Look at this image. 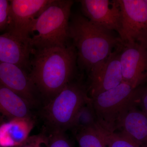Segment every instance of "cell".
<instances>
[{"mask_svg": "<svg viewBox=\"0 0 147 147\" xmlns=\"http://www.w3.org/2000/svg\"><path fill=\"white\" fill-rule=\"evenodd\" d=\"M29 74L44 105L72 82L77 53L73 45L33 50Z\"/></svg>", "mask_w": 147, "mask_h": 147, "instance_id": "6da1fadb", "label": "cell"}, {"mask_svg": "<svg viewBox=\"0 0 147 147\" xmlns=\"http://www.w3.org/2000/svg\"><path fill=\"white\" fill-rule=\"evenodd\" d=\"M69 33L79 63L89 71L122 43L113 31L98 26L81 14L71 17Z\"/></svg>", "mask_w": 147, "mask_h": 147, "instance_id": "7a4b0ae2", "label": "cell"}, {"mask_svg": "<svg viewBox=\"0 0 147 147\" xmlns=\"http://www.w3.org/2000/svg\"><path fill=\"white\" fill-rule=\"evenodd\" d=\"M73 3L71 0H50L33 22L31 33L36 32V34L30 38L29 45L32 50L68 45L69 19Z\"/></svg>", "mask_w": 147, "mask_h": 147, "instance_id": "3957f363", "label": "cell"}, {"mask_svg": "<svg viewBox=\"0 0 147 147\" xmlns=\"http://www.w3.org/2000/svg\"><path fill=\"white\" fill-rule=\"evenodd\" d=\"M90 99L83 85L72 82L67 84L40 110L45 125L44 131L69 130L76 114Z\"/></svg>", "mask_w": 147, "mask_h": 147, "instance_id": "277c9868", "label": "cell"}, {"mask_svg": "<svg viewBox=\"0 0 147 147\" xmlns=\"http://www.w3.org/2000/svg\"><path fill=\"white\" fill-rule=\"evenodd\" d=\"M137 88L123 82L92 98L98 123L110 131H115L118 123L129 108L137 105Z\"/></svg>", "mask_w": 147, "mask_h": 147, "instance_id": "5b68a950", "label": "cell"}, {"mask_svg": "<svg viewBox=\"0 0 147 147\" xmlns=\"http://www.w3.org/2000/svg\"><path fill=\"white\" fill-rule=\"evenodd\" d=\"M50 0H11L6 33L29 45L33 22Z\"/></svg>", "mask_w": 147, "mask_h": 147, "instance_id": "8992f818", "label": "cell"}, {"mask_svg": "<svg viewBox=\"0 0 147 147\" xmlns=\"http://www.w3.org/2000/svg\"><path fill=\"white\" fill-rule=\"evenodd\" d=\"M121 13L119 36L123 43L147 40V4L145 0H117Z\"/></svg>", "mask_w": 147, "mask_h": 147, "instance_id": "52a82bcc", "label": "cell"}, {"mask_svg": "<svg viewBox=\"0 0 147 147\" xmlns=\"http://www.w3.org/2000/svg\"><path fill=\"white\" fill-rule=\"evenodd\" d=\"M122 43L117 47L105 60L90 71L89 97L117 86L123 82L120 55Z\"/></svg>", "mask_w": 147, "mask_h": 147, "instance_id": "ba28073f", "label": "cell"}, {"mask_svg": "<svg viewBox=\"0 0 147 147\" xmlns=\"http://www.w3.org/2000/svg\"><path fill=\"white\" fill-rule=\"evenodd\" d=\"M123 82L137 88L147 82V51L140 43H123L120 55Z\"/></svg>", "mask_w": 147, "mask_h": 147, "instance_id": "9c48e42d", "label": "cell"}, {"mask_svg": "<svg viewBox=\"0 0 147 147\" xmlns=\"http://www.w3.org/2000/svg\"><path fill=\"white\" fill-rule=\"evenodd\" d=\"M84 16L98 26L120 34L121 13L117 0H81Z\"/></svg>", "mask_w": 147, "mask_h": 147, "instance_id": "30bf717a", "label": "cell"}, {"mask_svg": "<svg viewBox=\"0 0 147 147\" xmlns=\"http://www.w3.org/2000/svg\"><path fill=\"white\" fill-rule=\"evenodd\" d=\"M0 84L26 99L33 108L40 105L39 94L29 74L20 67L0 61Z\"/></svg>", "mask_w": 147, "mask_h": 147, "instance_id": "8fae6325", "label": "cell"}, {"mask_svg": "<svg viewBox=\"0 0 147 147\" xmlns=\"http://www.w3.org/2000/svg\"><path fill=\"white\" fill-rule=\"evenodd\" d=\"M141 147H147V115L134 105L119 119L117 130Z\"/></svg>", "mask_w": 147, "mask_h": 147, "instance_id": "7c38bea8", "label": "cell"}, {"mask_svg": "<svg viewBox=\"0 0 147 147\" xmlns=\"http://www.w3.org/2000/svg\"><path fill=\"white\" fill-rule=\"evenodd\" d=\"M32 108L26 99L0 84V118L2 123L3 117L8 121L18 118H34Z\"/></svg>", "mask_w": 147, "mask_h": 147, "instance_id": "4fadbf2b", "label": "cell"}, {"mask_svg": "<svg viewBox=\"0 0 147 147\" xmlns=\"http://www.w3.org/2000/svg\"><path fill=\"white\" fill-rule=\"evenodd\" d=\"M34 118H18L0 125V147H17L30 136Z\"/></svg>", "mask_w": 147, "mask_h": 147, "instance_id": "5bb4252c", "label": "cell"}, {"mask_svg": "<svg viewBox=\"0 0 147 147\" xmlns=\"http://www.w3.org/2000/svg\"><path fill=\"white\" fill-rule=\"evenodd\" d=\"M32 49L30 45L5 33L0 35V61L14 64L27 68Z\"/></svg>", "mask_w": 147, "mask_h": 147, "instance_id": "9a60e30c", "label": "cell"}, {"mask_svg": "<svg viewBox=\"0 0 147 147\" xmlns=\"http://www.w3.org/2000/svg\"><path fill=\"white\" fill-rule=\"evenodd\" d=\"M97 123V118L90 98L76 114L69 130L75 135L84 129L95 127Z\"/></svg>", "mask_w": 147, "mask_h": 147, "instance_id": "2e32d148", "label": "cell"}, {"mask_svg": "<svg viewBox=\"0 0 147 147\" xmlns=\"http://www.w3.org/2000/svg\"><path fill=\"white\" fill-rule=\"evenodd\" d=\"M97 127L107 147H141L120 132L108 131L98 123Z\"/></svg>", "mask_w": 147, "mask_h": 147, "instance_id": "e0dca14e", "label": "cell"}, {"mask_svg": "<svg viewBox=\"0 0 147 147\" xmlns=\"http://www.w3.org/2000/svg\"><path fill=\"white\" fill-rule=\"evenodd\" d=\"M97 125L74 135L79 147H107L98 129Z\"/></svg>", "mask_w": 147, "mask_h": 147, "instance_id": "ac0fdd59", "label": "cell"}, {"mask_svg": "<svg viewBox=\"0 0 147 147\" xmlns=\"http://www.w3.org/2000/svg\"><path fill=\"white\" fill-rule=\"evenodd\" d=\"M47 134L49 138V147H74L65 131L56 130Z\"/></svg>", "mask_w": 147, "mask_h": 147, "instance_id": "d6986e66", "label": "cell"}, {"mask_svg": "<svg viewBox=\"0 0 147 147\" xmlns=\"http://www.w3.org/2000/svg\"><path fill=\"white\" fill-rule=\"evenodd\" d=\"M17 147H49L48 134L45 132L29 136L21 145Z\"/></svg>", "mask_w": 147, "mask_h": 147, "instance_id": "ffe728a7", "label": "cell"}, {"mask_svg": "<svg viewBox=\"0 0 147 147\" xmlns=\"http://www.w3.org/2000/svg\"><path fill=\"white\" fill-rule=\"evenodd\" d=\"M9 2L0 0V32L6 30L8 24Z\"/></svg>", "mask_w": 147, "mask_h": 147, "instance_id": "44dd1931", "label": "cell"}, {"mask_svg": "<svg viewBox=\"0 0 147 147\" xmlns=\"http://www.w3.org/2000/svg\"><path fill=\"white\" fill-rule=\"evenodd\" d=\"M136 104L147 115V85L145 86H141L137 88Z\"/></svg>", "mask_w": 147, "mask_h": 147, "instance_id": "7402d4cb", "label": "cell"}, {"mask_svg": "<svg viewBox=\"0 0 147 147\" xmlns=\"http://www.w3.org/2000/svg\"><path fill=\"white\" fill-rule=\"evenodd\" d=\"M141 44H142L145 47V49H146L147 51V40L144 42H143V43H141Z\"/></svg>", "mask_w": 147, "mask_h": 147, "instance_id": "603a6c76", "label": "cell"}, {"mask_svg": "<svg viewBox=\"0 0 147 147\" xmlns=\"http://www.w3.org/2000/svg\"><path fill=\"white\" fill-rule=\"evenodd\" d=\"M2 123V122L1 119V118H0V123Z\"/></svg>", "mask_w": 147, "mask_h": 147, "instance_id": "cb8c5ba5", "label": "cell"}, {"mask_svg": "<svg viewBox=\"0 0 147 147\" xmlns=\"http://www.w3.org/2000/svg\"><path fill=\"white\" fill-rule=\"evenodd\" d=\"M145 1L146 2V3H147V0H145Z\"/></svg>", "mask_w": 147, "mask_h": 147, "instance_id": "d4e9b609", "label": "cell"}]
</instances>
